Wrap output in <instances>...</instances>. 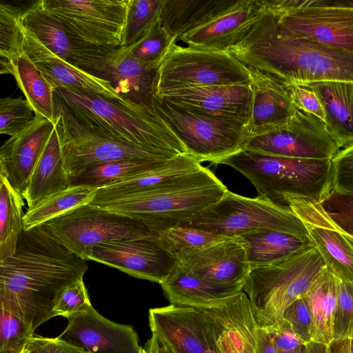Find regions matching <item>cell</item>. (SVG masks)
<instances>
[{"label":"cell","instance_id":"cell-1","mask_svg":"<svg viewBox=\"0 0 353 353\" xmlns=\"http://www.w3.org/2000/svg\"><path fill=\"white\" fill-rule=\"evenodd\" d=\"M85 261L54 240L43 225L23 230L14 254L0 261V309L34 332L55 316L60 290L83 278Z\"/></svg>","mask_w":353,"mask_h":353},{"label":"cell","instance_id":"cell-2","mask_svg":"<svg viewBox=\"0 0 353 353\" xmlns=\"http://www.w3.org/2000/svg\"><path fill=\"white\" fill-rule=\"evenodd\" d=\"M228 52L250 72L286 87L353 82V53L291 31L274 12L262 6L245 35Z\"/></svg>","mask_w":353,"mask_h":353},{"label":"cell","instance_id":"cell-3","mask_svg":"<svg viewBox=\"0 0 353 353\" xmlns=\"http://www.w3.org/2000/svg\"><path fill=\"white\" fill-rule=\"evenodd\" d=\"M54 90L56 98L90 130L130 143L189 154L154 104L146 106L126 103L65 87Z\"/></svg>","mask_w":353,"mask_h":353},{"label":"cell","instance_id":"cell-4","mask_svg":"<svg viewBox=\"0 0 353 353\" xmlns=\"http://www.w3.org/2000/svg\"><path fill=\"white\" fill-rule=\"evenodd\" d=\"M227 190L203 166L171 185L90 204L139 221L158 232L187 221L218 201Z\"/></svg>","mask_w":353,"mask_h":353},{"label":"cell","instance_id":"cell-5","mask_svg":"<svg viewBox=\"0 0 353 353\" xmlns=\"http://www.w3.org/2000/svg\"><path fill=\"white\" fill-rule=\"evenodd\" d=\"M219 164L234 168L252 183L259 196L283 206L288 207V196L320 202L332 190V160L288 158L243 149Z\"/></svg>","mask_w":353,"mask_h":353},{"label":"cell","instance_id":"cell-6","mask_svg":"<svg viewBox=\"0 0 353 353\" xmlns=\"http://www.w3.org/2000/svg\"><path fill=\"white\" fill-rule=\"evenodd\" d=\"M325 266L320 254L311 247L278 264L251 269L243 290L258 326L269 328L281 321L288 307Z\"/></svg>","mask_w":353,"mask_h":353},{"label":"cell","instance_id":"cell-7","mask_svg":"<svg viewBox=\"0 0 353 353\" xmlns=\"http://www.w3.org/2000/svg\"><path fill=\"white\" fill-rule=\"evenodd\" d=\"M180 225L228 237L265 230L309 237L304 224L289 207L259 196L250 198L228 190L218 201Z\"/></svg>","mask_w":353,"mask_h":353},{"label":"cell","instance_id":"cell-8","mask_svg":"<svg viewBox=\"0 0 353 353\" xmlns=\"http://www.w3.org/2000/svg\"><path fill=\"white\" fill-rule=\"evenodd\" d=\"M55 102L58 113L55 126L60 139L65 168L70 179L91 165L103 162L122 159L170 160L183 155L130 143L90 130L81 125L56 97Z\"/></svg>","mask_w":353,"mask_h":353},{"label":"cell","instance_id":"cell-9","mask_svg":"<svg viewBox=\"0 0 353 353\" xmlns=\"http://www.w3.org/2000/svg\"><path fill=\"white\" fill-rule=\"evenodd\" d=\"M49 235L70 252L90 260L93 248L125 238L158 236L146 224L101 207L85 204L43 224Z\"/></svg>","mask_w":353,"mask_h":353},{"label":"cell","instance_id":"cell-10","mask_svg":"<svg viewBox=\"0 0 353 353\" xmlns=\"http://www.w3.org/2000/svg\"><path fill=\"white\" fill-rule=\"evenodd\" d=\"M153 104L189 154L200 163L219 164L243 150L249 138L246 125L241 121L200 114L157 97Z\"/></svg>","mask_w":353,"mask_h":353},{"label":"cell","instance_id":"cell-11","mask_svg":"<svg viewBox=\"0 0 353 353\" xmlns=\"http://www.w3.org/2000/svg\"><path fill=\"white\" fill-rule=\"evenodd\" d=\"M252 80L250 70L228 52L199 50L174 43L158 65L154 96L172 88L250 83Z\"/></svg>","mask_w":353,"mask_h":353},{"label":"cell","instance_id":"cell-12","mask_svg":"<svg viewBox=\"0 0 353 353\" xmlns=\"http://www.w3.org/2000/svg\"><path fill=\"white\" fill-rule=\"evenodd\" d=\"M291 31L353 53V1L261 0Z\"/></svg>","mask_w":353,"mask_h":353},{"label":"cell","instance_id":"cell-13","mask_svg":"<svg viewBox=\"0 0 353 353\" xmlns=\"http://www.w3.org/2000/svg\"><path fill=\"white\" fill-rule=\"evenodd\" d=\"M130 0H42L68 34L87 46L121 47Z\"/></svg>","mask_w":353,"mask_h":353},{"label":"cell","instance_id":"cell-14","mask_svg":"<svg viewBox=\"0 0 353 353\" xmlns=\"http://www.w3.org/2000/svg\"><path fill=\"white\" fill-rule=\"evenodd\" d=\"M244 149L272 156L328 160L341 150L323 122L298 109L277 129L248 138Z\"/></svg>","mask_w":353,"mask_h":353},{"label":"cell","instance_id":"cell-15","mask_svg":"<svg viewBox=\"0 0 353 353\" xmlns=\"http://www.w3.org/2000/svg\"><path fill=\"white\" fill-rule=\"evenodd\" d=\"M148 319L172 353H221L216 327L201 309L170 304L150 309Z\"/></svg>","mask_w":353,"mask_h":353},{"label":"cell","instance_id":"cell-16","mask_svg":"<svg viewBox=\"0 0 353 353\" xmlns=\"http://www.w3.org/2000/svg\"><path fill=\"white\" fill-rule=\"evenodd\" d=\"M90 260L141 279L159 284L176 265L175 258L161 245L158 236L125 238L96 245Z\"/></svg>","mask_w":353,"mask_h":353},{"label":"cell","instance_id":"cell-17","mask_svg":"<svg viewBox=\"0 0 353 353\" xmlns=\"http://www.w3.org/2000/svg\"><path fill=\"white\" fill-rule=\"evenodd\" d=\"M288 206L304 224L313 247L327 268L353 283V239L328 216L319 202L288 196Z\"/></svg>","mask_w":353,"mask_h":353},{"label":"cell","instance_id":"cell-18","mask_svg":"<svg viewBox=\"0 0 353 353\" xmlns=\"http://www.w3.org/2000/svg\"><path fill=\"white\" fill-rule=\"evenodd\" d=\"M154 97L200 114L241 121L246 127L253 103L251 83L172 88L160 91Z\"/></svg>","mask_w":353,"mask_h":353},{"label":"cell","instance_id":"cell-19","mask_svg":"<svg viewBox=\"0 0 353 353\" xmlns=\"http://www.w3.org/2000/svg\"><path fill=\"white\" fill-rule=\"evenodd\" d=\"M175 259L185 271L222 285H244L250 271L245 244L240 236L183 251Z\"/></svg>","mask_w":353,"mask_h":353},{"label":"cell","instance_id":"cell-20","mask_svg":"<svg viewBox=\"0 0 353 353\" xmlns=\"http://www.w3.org/2000/svg\"><path fill=\"white\" fill-rule=\"evenodd\" d=\"M57 336L72 345L93 353H139L141 347L134 329L113 322L92 306L69 319Z\"/></svg>","mask_w":353,"mask_h":353},{"label":"cell","instance_id":"cell-21","mask_svg":"<svg viewBox=\"0 0 353 353\" xmlns=\"http://www.w3.org/2000/svg\"><path fill=\"white\" fill-rule=\"evenodd\" d=\"M20 21L54 54L90 73L110 51L87 46L72 37L42 0L22 11Z\"/></svg>","mask_w":353,"mask_h":353},{"label":"cell","instance_id":"cell-22","mask_svg":"<svg viewBox=\"0 0 353 353\" xmlns=\"http://www.w3.org/2000/svg\"><path fill=\"white\" fill-rule=\"evenodd\" d=\"M19 24L23 52L30 57L54 90L61 87L74 88L126 103H134L120 96L108 81L54 54L21 24L20 19Z\"/></svg>","mask_w":353,"mask_h":353},{"label":"cell","instance_id":"cell-23","mask_svg":"<svg viewBox=\"0 0 353 353\" xmlns=\"http://www.w3.org/2000/svg\"><path fill=\"white\" fill-rule=\"evenodd\" d=\"M157 68L139 61L119 47L110 50L90 73L108 81L125 100L152 106Z\"/></svg>","mask_w":353,"mask_h":353},{"label":"cell","instance_id":"cell-24","mask_svg":"<svg viewBox=\"0 0 353 353\" xmlns=\"http://www.w3.org/2000/svg\"><path fill=\"white\" fill-rule=\"evenodd\" d=\"M39 117L3 142L0 149V173L22 194L54 128Z\"/></svg>","mask_w":353,"mask_h":353},{"label":"cell","instance_id":"cell-25","mask_svg":"<svg viewBox=\"0 0 353 353\" xmlns=\"http://www.w3.org/2000/svg\"><path fill=\"white\" fill-rule=\"evenodd\" d=\"M261 11L259 0H239L215 19L182 35L178 41L192 48L228 52L243 39Z\"/></svg>","mask_w":353,"mask_h":353},{"label":"cell","instance_id":"cell-26","mask_svg":"<svg viewBox=\"0 0 353 353\" xmlns=\"http://www.w3.org/2000/svg\"><path fill=\"white\" fill-rule=\"evenodd\" d=\"M250 72L253 103L250 120L246 127L249 138L277 129L296 110L288 87Z\"/></svg>","mask_w":353,"mask_h":353},{"label":"cell","instance_id":"cell-27","mask_svg":"<svg viewBox=\"0 0 353 353\" xmlns=\"http://www.w3.org/2000/svg\"><path fill=\"white\" fill-rule=\"evenodd\" d=\"M160 285L170 304L199 309L218 306L242 292L244 286L216 283L192 274L177 264Z\"/></svg>","mask_w":353,"mask_h":353},{"label":"cell","instance_id":"cell-28","mask_svg":"<svg viewBox=\"0 0 353 353\" xmlns=\"http://www.w3.org/2000/svg\"><path fill=\"white\" fill-rule=\"evenodd\" d=\"M239 0H163L159 21L176 43L183 34L215 19Z\"/></svg>","mask_w":353,"mask_h":353},{"label":"cell","instance_id":"cell-29","mask_svg":"<svg viewBox=\"0 0 353 353\" xmlns=\"http://www.w3.org/2000/svg\"><path fill=\"white\" fill-rule=\"evenodd\" d=\"M305 85L319 97L325 115V128L339 148L352 144L353 82L323 81Z\"/></svg>","mask_w":353,"mask_h":353},{"label":"cell","instance_id":"cell-30","mask_svg":"<svg viewBox=\"0 0 353 353\" xmlns=\"http://www.w3.org/2000/svg\"><path fill=\"white\" fill-rule=\"evenodd\" d=\"M71 186L64 165L60 139L54 128L22 192L28 208L48 196Z\"/></svg>","mask_w":353,"mask_h":353},{"label":"cell","instance_id":"cell-31","mask_svg":"<svg viewBox=\"0 0 353 353\" xmlns=\"http://www.w3.org/2000/svg\"><path fill=\"white\" fill-rule=\"evenodd\" d=\"M301 297L311 315L310 342L329 345L334 340V319L337 306L335 274L326 266Z\"/></svg>","mask_w":353,"mask_h":353},{"label":"cell","instance_id":"cell-32","mask_svg":"<svg viewBox=\"0 0 353 353\" xmlns=\"http://www.w3.org/2000/svg\"><path fill=\"white\" fill-rule=\"evenodd\" d=\"M203 167L190 154L181 155L141 176L97 190L91 203L161 188L199 171Z\"/></svg>","mask_w":353,"mask_h":353},{"label":"cell","instance_id":"cell-33","mask_svg":"<svg viewBox=\"0 0 353 353\" xmlns=\"http://www.w3.org/2000/svg\"><path fill=\"white\" fill-rule=\"evenodd\" d=\"M245 242L250 270L278 264L313 247L309 237L275 230L240 236Z\"/></svg>","mask_w":353,"mask_h":353},{"label":"cell","instance_id":"cell-34","mask_svg":"<svg viewBox=\"0 0 353 353\" xmlns=\"http://www.w3.org/2000/svg\"><path fill=\"white\" fill-rule=\"evenodd\" d=\"M12 76L35 116L55 125L58 113L54 90L26 53L18 57Z\"/></svg>","mask_w":353,"mask_h":353},{"label":"cell","instance_id":"cell-35","mask_svg":"<svg viewBox=\"0 0 353 353\" xmlns=\"http://www.w3.org/2000/svg\"><path fill=\"white\" fill-rule=\"evenodd\" d=\"M171 160L122 159L94 164L71 178V185L101 189L141 176Z\"/></svg>","mask_w":353,"mask_h":353},{"label":"cell","instance_id":"cell-36","mask_svg":"<svg viewBox=\"0 0 353 353\" xmlns=\"http://www.w3.org/2000/svg\"><path fill=\"white\" fill-rule=\"evenodd\" d=\"M23 198L0 173V261L12 256L23 232Z\"/></svg>","mask_w":353,"mask_h":353},{"label":"cell","instance_id":"cell-37","mask_svg":"<svg viewBox=\"0 0 353 353\" xmlns=\"http://www.w3.org/2000/svg\"><path fill=\"white\" fill-rule=\"evenodd\" d=\"M96 190L87 186L71 185L48 196L32 208H28L23 214L24 230L43 225L74 208L90 203Z\"/></svg>","mask_w":353,"mask_h":353},{"label":"cell","instance_id":"cell-38","mask_svg":"<svg viewBox=\"0 0 353 353\" xmlns=\"http://www.w3.org/2000/svg\"><path fill=\"white\" fill-rule=\"evenodd\" d=\"M22 11L17 6L0 3V72L13 74L18 57L23 52L19 19Z\"/></svg>","mask_w":353,"mask_h":353},{"label":"cell","instance_id":"cell-39","mask_svg":"<svg viewBox=\"0 0 353 353\" xmlns=\"http://www.w3.org/2000/svg\"><path fill=\"white\" fill-rule=\"evenodd\" d=\"M163 0H130L121 47L139 41L159 23Z\"/></svg>","mask_w":353,"mask_h":353},{"label":"cell","instance_id":"cell-40","mask_svg":"<svg viewBox=\"0 0 353 353\" xmlns=\"http://www.w3.org/2000/svg\"><path fill=\"white\" fill-rule=\"evenodd\" d=\"M226 237L228 236L181 225L158 232L160 243L174 258L183 251L201 248Z\"/></svg>","mask_w":353,"mask_h":353},{"label":"cell","instance_id":"cell-41","mask_svg":"<svg viewBox=\"0 0 353 353\" xmlns=\"http://www.w3.org/2000/svg\"><path fill=\"white\" fill-rule=\"evenodd\" d=\"M174 43L159 21L141 39L123 48L139 61L158 66Z\"/></svg>","mask_w":353,"mask_h":353},{"label":"cell","instance_id":"cell-42","mask_svg":"<svg viewBox=\"0 0 353 353\" xmlns=\"http://www.w3.org/2000/svg\"><path fill=\"white\" fill-rule=\"evenodd\" d=\"M36 116L26 99L6 97L0 99V133L14 136L26 128Z\"/></svg>","mask_w":353,"mask_h":353},{"label":"cell","instance_id":"cell-43","mask_svg":"<svg viewBox=\"0 0 353 353\" xmlns=\"http://www.w3.org/2000/svg\"><path fill=\"white\" fill-rule=\"evenodd\" d=\"M33 335L19 317L0 309V353H22Z\"/></svg>","mask_w":353,"mask_h":353},{"label":"cell","instance_id":"cell-44","mask_svg":"<svg viewBox=\"0 0 353 353\" xmlns=\"http://www.w3.org/2000/svg\"><path fill=\"white\" fill-rule=\"evenodd\" d=\"M336 281L337 306L334 319V339H353V283L336 276Z\"/></svg>","mask_w":353,"mask_h":353},{"label":"cell","instance_id":"cell-45","mask_svg":"<svg viewBox=\"0 0 353 353\" xmlns=\"http://www.w3.org/2000/svg\"><path fill=\"white\" fill-rule=\"evenodd\" d=\"M83 279L66 285L58 293L53 309L55 316L69 319L92 306Z\"/></svg>","mask_w":353,"mask_h":353},{"label":"cell","instance_id":"cell-46","mask_svg":"<svg viewBox=\"0 0 353 353\" xmlns=\"http://www.w3.org/2000/svg\"><path fill=\"white\" fill-rule=\"evenodd\" d=\"M319 203L332 221L353 239V193L332 190Z\"/></svg>","mask_w":353,"mask_h":353},{"label":"cell","instance_id":"cell-47","mask_svg":"<svg viewBox=\"0 0 353 353\" xmlns=\"http://www.w3.org/2000/svg\"><path fill=\"white\" fill-rule=\"evenodd\" d=\"M332 164V190L353 193V143L340 150Z\"/></svg>","mask_w":353,"mask_h":353},{"label":"cell","instance_id":"cell-48","mask_svg":"<svg viewBox=\"0 0 353 353\" xmlns=\"http://www.w3.org/2000/svg\"><path fill=\"white\" fill-rule=\"evenodd\" d=\"M283 318L305 344L310 343L311 315L305 301L301 296L288 307Z\"/></svg>","mask_w":353,"mask_h":353},{"label":"cell","instance_id":"cell-49","mask_svg":"<svg viewBox=\"0 0 353 353\" xmlns=\"http://www.w3.org/2000/svg\"><path fill=\"white\" fill-rule=\"evenodd\" d=\"M295 108L312 114L325 124V115L322 104L316 93L308 86L293 85L288 87Z\"/></svg>","mask_w":353,"mask_h":353},{"label":"cell","instance_id":"cell-50","mask_svg":"<svg viewBox=\"0 0 353 353\" xmlns=\"http://www.w3.org/2000/svg\"><path fill=\"white\" fill-rule=\"evenodd\" d=\"M278 351V353H291L306 345L293 331L290 323L284 318L265 328Z\"/></svg>","mask_w":353,"mask_h":353},{"label":"cell","instance_id":"cell-51","mask_svg":"<svg viewBox=\"0 0 353 353\" xmlns=\"http://www.w3.org/2000/svg\"><path fill=\"white\" fill-rule=\"evenodd\" d=\"M26 350L30 353H93L72 345L58 337L48 338L34 334Z\"/></svg>","mask_w":353,"mask_h":353},{"label":"cell","instance_id":"cell-52","mask_svg":"<svg viewBox=\"0 0 353 353\" xmlns=\"http://www.w3.org/2000/svg\"><path fill=\"white\" fill-rule=\"evenodd\" d=\"M254 353H278L270 333L265 328H258Z\"/></svg>","mask_w":353,"mask_h":353},{"label":"cell","instance_id":"cell-53","mask_svg":"<svg viewBox=\"0 0 353 353\" xmlns=\"http://www.w3.org/2000/svg\"><path fill=\"white\" fill-rule=\"evenodd\" d=\"M323 353H351V339H334L329 345H324Z\"/></svg>","mask_w":353,"mask_h":353},{"label":"cell","instance_id":"cell-54","mask_svg":"<svg viewBox=\"0 0 353 353\" xmlns=\"http://www.w3.org/2000/svg\"><path fill=\"white\" fill-rule=\"evenodd\" d=\"M144 349L148 353H172L165 345L154 334L145 345Z\"/></svg>","mask_w":353,"mask_h":353},{"label":"cell","instance_id":"cell-55","mask_svg":"<svg viewBox=\"0 0 353 353\" xmlns=\"http://www.w3.org/2000/svg\"><path fill=\"white\" fill-rule=\"evenodd\" d=\"M324 345L314 343L306 344V353H323Z\"/></svg>","mask_w":353,"mask_h":353},{"label":"cell","instance_id":"cell-56","mask_svg":"<svg viewBox=\"0 0 353 353\" xmlns=\"http://www.w3.org/2000/svg\"><path fill=\"white\" fill-rule=\"evenodd\" d=\"M291 353H306V345H302Z\"/></svg>","mask_w":353,"mask_h":353},{"label":"cell","instance_id":"cell-57","mask_svg":"<svg viewBox=\"0 0 353 353\" xmlns=\"http://www.w3.org/2000/svg\"><path fill=\"white\" fill-rule=\"evenodd\" d=\"M139 353H148L143 347H141Z\"/></svg>","mask_w":353,"mask_h":353},{"label":"cell","instance_id":"cell-58","mask_svg":"<svg viewBox=\"0 0 353 353\" xmlns=\"http://www.w3.org/2000/svg\"><path fill=\"white\" fill-rule=\"evenodd\" d=\"M351 353H353V339H351Z\"/></svg>","mask_w":353,"mask_h":353},{"label":"cell","instance_id":"cell-59","mask_svg":"<svg viewBox=\"0 0 353 353\" xmlns=\"http://www.w3.org/2000/svg\"><path fill=\"white\" fill-rule=\"evenodd\" d=\"M23 353H30L29 352H28L26 349L24 350V352Z\"/></svg>","mask_w":353,"mask_h":353},{"label":"cell","instance_id":"cell-60","mask_svg":"<svg viewBox=\"0 0 353 353\" xmlns=\"http://www.w3.org/2000/svg\"><path fill=\"white\" fill-rule=\"evenodd\" d=\"M23 352H24V351H23ZM23 352H22V353H23Z\"/></svg>","mask_w":353,"mask_h":353}]
</instances>
